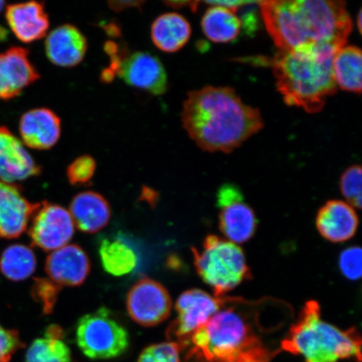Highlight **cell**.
<instances>
[{"mask_svg":"<svg viewBox=\"0 0 362 362\" xmlns=\"http://www.w3.org/2000/svg\"><path fill=\"white\" fill-rule=\"evenodd\" d=\"M181 119L193 141L212 153L233 152L264 127L259 110L234 89L211 86L188 93Z\"/></svg>","mask_w":362,"mask_h":362,"instance_id":"6da1fadb","label":"cell"},{"mask_svg":"<svg viewBox=\"0 0 362 362\" xmlns=\"http://www.w3.org/2000/svg\"><path fill=\"white\" fill-rule=\"evenodd\" d=\"M267 30L279 51L345 47L352 21L343 1L273 0L259 3Z\"/></svg>","mask_w":362,"mask_h":362,"instance_id":"7a4b0ae2","label":"cell"},{"mask_svg":"<svg viewBox=\"0 0 362 362\" xmlns=\"http://www.w3.org/2000/svg\"><path fill=\"white\" fill-rule=\"evenodd\" d=\"M236 298H226L221 309L194 332L189 362H270L274 353L255 333L248 316L238 309Z\"/></svg>","mask_w":362,"mask_h":362,"instance_id":"3957f363","label":"cell"},{"mask_svg":"<svg viewBox=\"0 0 362 362\" xmlns=\"http://www.w3.org/2000/svg\"><path fill=\"white\" fill-rule=\"evenodd\" d=\"M338 51L310 47L278 52L271 64L279 92L288 105L309 113L323 110L327 98L337 92L332 63Z\"/></svg>","mask_w":362,"mask_h":362,"instance_id":"277c9868","label":"cell"},{"mask_svg":"<svg viewBox=\"0 0 362 362\" xmlns=\"http://www.w3.org/2000/svg\"><path fill=\"white\" fill-rule=\"evenodd\" d=\"M281 347L303 356L304 362L361 361V339L356 329L341 330L325 321L316 301L306 303Z\"/></svg>","mask_w":362,"mask_h":362,"instance_id":"5b68a950","label":"cell"},{"mask_svg":"<svg viewBox=\"0 0 362 362\" xmlns=\"http://www.w3.org/2000/svg\"><path fill=\"white\" fill-rule=\"evenodd\" d=\"M192 252L198 274L216 298H223L252 277L242 248L228 239L210 235L202 250L192 248Z\"/></svg>","mask_w":362,"mask_h":362,"instance_id":"8992f818","label":"cell"},{"mask_svg":"<svg viewBox=\"0 0 362 362\" xmlns=\"http://www.w3.org/2000/svg\"><path fill=\"white\" fill-rule=\"evenodd\" d=\"M76 339L83 354L93 360L116 358L129 346L128 332L106 308L81 317Z\"/></svg>","mask_w":362,"mask_h":362,"instance_id":"52a82bcc","label":"cell"},{"mask_svg":"<svg viewBox=\"0 0 362 362\" xmlns=\"http://www.w3.org/2000/svg\"><path fill=\"white\" fill-rule=\"evenodd\" d=\"M226 298L211 296L198 288L181 293L175 305L177 318L167 330V337L171 342L178 344L181 350L194 332L206 325L221 309Z\"/></svg>","mask_w":362,"mask_h":362,"instance_id":"ba28073f","label":"cell"},{"mask_svg":"<svg viewBox=\"0 0 362 362\" xmlns=\"http://www.w3.org/2000/svg\"><path fill=\"white\" fill-rule=\"evenodd\" d=\"M216 205L220 230L228 241L238 244L252 238L257 228L256 216L241 189L232 184L223 185L217 192Z\"/></svg>","mask_w":362,"mask_h":362,"instance_id":"9c48e42d","label":"cell"},{"mask_svg":"<svg viewBox=\"0 0 362 362\" xmlns=\"http://www.w3.org/2000/svg\"><path fill=\"white\" fill-rule=\"evenodd\" d=\"M127 310L136 323L152 327L168 318L172 300L162 284L151 279H139L127 296Z\"/></svg>","mask_w":362,"mask_h":362,"instance_id":"30bf717a","label":"cell"},{"mask_svg":"<svg viewBox=\"0 0 362 362\" xmlns=\"http://www.w3.org/2000/svg\"><path fill=\"white\" fill-rule=\"evenodd\" d=\"M31 219L30 237L34 245L44 251L65 247L74 237L75 225L64 207L43 202Z\"/></svg>","mask_w":362,"mask_h":362,"instance_id":"8fae6325","label":"cell"},{"mask_svg":"<svg viewBox=\"0 0 362 362\" xmlns=\"http://www.w3.org/2000/svg\"><path fill=\"white\" fill-rule=\"evenodd\" d=\"M127 84L146 90L153 95H162L168 88V78L160 59L147 52H135L123 58L117 71Z\"/></svg>","mask_w":362,"mask_h":362,"instance_id":"7c38bea8","label":"cell"},{"mask_svg":"<svg viewBox=\"0 0 362 362\" xmlns=\"http://www.w3.org/2000/svg\"><path fill=\"white\" fill-rule=\"evenodd\" d=\"M39 205L27 200L18 185L0 180V238L21 236Z\"/></svg>","mask_w":362,"mask_h":362,"instance_id":"4fadbf2b","label":"cell"},{"mask_svg":"<svg viewBox=\"0 0 362 362\" xmlns=\"http://www.w3.org/2000/svg\"><path fill=\"white\" fill-rule=\"evenodd\" d=\"M40 78L31 63L29 52L22 47H11L0 54V99L8 100Z\"/></svg>","mask_w":362,"mask_h":362,"instance_id":"5bb4252c","label":"cell"},{"mask_svg":"<svg viewBox=\"0 0 362 362\" xmlns=\"http://www.w3.org/2000/svg\"><path fill=\"white\" fill-rule=\"evenodd\" d=\"M90 269L87 253L74 244L53 251L45 262V272L52 282L64 286H79L88 278Z\"/></svg>","mask_w":362,"mask_h":362,"instance_id":"9a60e30c","label":"cell"},{"mask_svg":"<svg viewBox=\"0 0 362 362\" xmlns=\"http://www.w3.org/2000/svg\"><path fill=\"white\" fill-rule=\"evenodd\" d=\"M40 174V166L21 140L6 127H0V180L13 184Z\"/></svg>","mask_w":362,"mask_h":362,"instance_id":"2e32d148","label":"cell"},{"mask_svg":"<svg viewBox=\"0 0 362 362\" xmlns=\"http://www.w3.org/2000/svg\"><path fill=\"white\" fill-rule=\"evenodd\" d=\"M20 132L25 146L47 151L55 146L61 137L60 117L48 108H35L22 116Z\"/></svg>","mask_w":362,"mask_h":362,"instance_id":"e0dca14e","label":"cell"},{"mask_svg":"<svg viewBox=\"0 0 362 362\" xmlns=\"http://www.w3.org/2000/svg\"><path fill=\"white\" fill-rule=\"evenodd\" d=\"M45 53L53 64L74 67L83 62L88 49L87 39L71 25H63L52 30L45 43Z\"/></svg>","mask_w":362,"mask_h":362,"instance_id":"ac0fdd59","label":"cell"},{"mask_svg":"<svg viewBox=\"0 0 362 362\" xmlns=\"http://www.w3.org/2000/svg\"><path fill=\"white\" fill-rule=\"evenodd\" d=\"M359 220L354 208L342 201H329L320 208L316 226L321 236L332 243H343L354 237Z\"/></svg>","mask_w":362,"mask_h":362,"instance_id":"d6986e66","label":"cell"},{"mask_svg":"<svg viewBox=\"0 0 362 362\" xmlns=\"http://www.w3.org/2000/svg\"><path fill=\"white\" fill-rule=\"evenodd\" d=\"M6 19L13 34L24 43L42 39L49 26L44 4L35 1L8 6Z\"/></svg>","mask_w":362,"mask_h":362,"instance_id":"ffe728a7","label":"cell"},{"mask_svg":"<svg viewBox=\"0 0 362 362\" xmlns=\"http://www.w3.org/2000/svg\"><path fill=\"white\" fill-rule=\"evenodd\" d=\"M69 214L76 228L84 233H94L107 226L111 209L102 194L84 192L72 199Z\"/></svg>","mask_w":362,"mask_h":362,"instance_id":"44dd1931","label":"cell"},{"mask_svg":"<svg viewBox=\"0 0 362 362\" xmlns=\"http://www.w3.org/2000/svg\"><path fill=\"white\" fill-rule=\"evenodd\" d=\"M192 26L177 13H165L157 18L151 26V38L160 51L174 53L189 42Z\"/></svg>","mask_w":362,"mask_h":362,"instance_id":"7402d4cb","label":"cell"},{"mask_svg":"<svg viewBox=\"0 0 362 362\" xmlns=\"http://www.w3.org/2000/svg\"><path fill=\"white\" fill-rule=\"evenodd\" d=\"M332 71L337 88L361 94L362 54L360 48L348 45L339 49L333 59Z\"/></svg>","mask_w":362,"mask_h":362,"instance_id":"603a6c76","label":"cell"},{"mask_svg":"<svg viewBox=\"0 0 362 362\" xmlns=\"http://www.w3.org/2000/svg\"><path fill=\"white\" fill-rule=\"evenodd\" d=\"M204 34L215 43H228L236 40L242 29V21L236 12L223 7L210 6L202 17Z\"/></svg>","mask_w":362,"mask_h":362,"instance_id":"cb8c5ba5","label":"cell"},{"mask_svg":"<svg viewBox=\"0 0 362 362\" xmlns=\"http://www.w3.org/2000/svg\"><path fill=\"white\" fill-rule=\"evenodd\" d=\"M64 333L57 325H51L44 338L36 339L26 352L25 362H71L70 348L63 341Z\"/></svg>","mask_w":362,"mask_h":362,"instance_id":"d4e9b609","label":"cell"},{"mask_svg":"<svg viewBox=\"0 0 362 362\" xmlns=\"http://www.w3.org/2000/svg\"><path fill=\"white\" fill-rule=\"evenodd\" d=\"M103 269L113 276L120 277L133 272L138 264L134 249L121 239H105L99 247Z\"/></svg>","mask_w":362,"mask_h":362,"instance_id":"484cf974","label":"cell"},{"mask_svg":"<svg viewBox=\"0 0 362 362\" xmlns=\"http://www.w3.org/2000/svg\"><path fill=\"white\" fill-rule=\"evenodd\" d=\"M35 268L34 252L30 247L20 244L7 247L0 259V270L12 281L19 282L30 277Z\"/></svg>","mask_w":362,"mask_h":362,"instance_id":"4316f807","label":"cell"},{"mask_svg":"<svg viewBox=\"0 0 362 362\" xmlns=\"http://www.w3.org/2000/svg\"><path fill=\"white\" fill-rule=\"evenodd\" d=\"M362 173L361 165H352L341 175V191L347 204L353 208L361 209L362 205Z\"/></svg>","mask_w":362,"mask_h":362,"instance_id":"83f0119b","label":"cell"},{"mask_svg":"<svg viewBox=\"0 0 362 362\" xmlns=\"http://www.w3.org/2000/svg\"><path fill=\"white\" fill-rule=\"evenodd\" d=\"M180 351L175 342L155 344L141 352L137 362H180Z\"/></svg>","mask_w":362,"mask_h":362,"instance_id":"f1b7e54d","label":"cell"},{"mask_svg":"<svg viewBox=\"0 0 362 362\" xmlns=\"http://www.w3.org/2000/svg\"><path fill=\"white\" fill-rule=\"evenodd\" d=\"M96 167V161L93 157L81 156L68 166L67 179L74 185H87L92 180Z\"/></svg>","mask_w":362,"mask_h":362,"instance_id":"f546056e","label":"cell"},{"mask_svg":"<svg viewBox=\"0 0 362 362\" xmlns=\"http://www.w3.org/2000/svg\"><path fill=\"white\" fill-rule=\"evenodd\" d=\"M361 249L359 247H348L339 255V268L341 274L351 281H356L361 277Z\"/></svg>","mask_w":362,"mask_h":362,"instance_id":"4dcf8cb0","label":"cell"},{"mask_svg":"<svg viewBox=\"0 0 362 362\" xmlns=\"http://www.w3.org/2000/svg\"><path fill=\"white\" fill-rule=\"evenodd\" d=\"M60 287L47 279H36L33 288V296L43 306L45 313H51L57 302Z\"/></svg>","mask_w":362,"mask_h":362,"instance_id":"1f68e13d","label":"cell"},{"mask_svg":"<svg viewBox=\"0 0 362 362\" xmlns=\"http://www.w3.org/2000/svg\"><path fill=\"white\" fill-rule=\"evenodd\" d=\"M24 346L19 332L0 325V362H8L15 353Z\"/></svg>","mask_w":362,"mask_h":362,"instance_id":"d6a6232c","label":"cell"},{"mask_svg":"<svg viewBox=\"0 0 362 362\" xmlns=\"http://www.w3.org/2000/svg\"><path fill=\"white\" fill-rule=\"evenodd\" d=\"M144 1H111L108 2V6L112 11L116 12H121L129 8H141Z\"/></svg>","mask_w":362,"mask_h":362,"instance_id":"836d02e7","label":"cell"},{"mask_svg":"<svg viewBox=\"0 0 362 362\" xmlns=\"http://www.w3.org/2000/svg\"><path fill=\"white\" fill-rule=\"evenodd\" d=\"M7 34V30H4L2 26H0V40H6Z\"/></svg>","mask_w":362,"mask_h":362,"instance_id":"e575fe53","label":"cell"},{"mask_svg":"<svg viewBox=\"0 0 362 362\" xmlns=\"http://www.w3.org/2000/svg\"><path fill=\"white\" fill-rule=\"evenodd\" d=\"M362 13L361 11L359 12L358 18H357V26H358V30L360 31V33H361V21H362Z\"/></svg>","mask_w":362,"mask_h":362,"instance_id":"d590c367","label":"cell"},{"mask_svg":"<svg viewBox=\"0 0 362 362\" xmlns=\"http://www.w3.org/2000/svg\"><path fill=\"white\" fill-rule=\"evenodd\" d=\"M4 4H6V2L1 1V0H0V12L2 11V10L4 7Z\"/></svg>","mask_w":362,"mask_h":362,"instance_id":"8d00e7d4","label":"cell"}]
</instances>
